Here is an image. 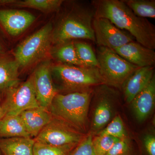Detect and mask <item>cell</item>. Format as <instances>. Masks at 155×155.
Instances as JSON below:
<instances>
[{
  "instance_id": "44dd1931",
  "label": "cell",
  "mask_w": 155,
  "mask_h": 155,
  "mask_svg": "<svg viewBox=\"0 0 155 155\" xmlns=\"http://www.w3.org/2000/svg\"><path fill=\"white\" fill-rule=\"evenodd\" d=\"M57 46L53 54L61 64L84 67L78 58L74 42L70 41Z\"/></svg>"
},
{
  "instance_id": "e0dca14e",
  "label": "cell",
  "mask_w": 155,
  "mask_h": 155,
  "mask_svg": "<svg viewBox=\"0 0 155 155\" xmlns=\"http://www.w3.org/2000/svg\"><path fill=\"white\" fill-rule=\"evenodd\" d=\"M19 67L16 60L0 53V91L3 92L20 83Z\"/></svg>"
},
{
  "instance_id": "4dcf8cb0",
  "label": "cell",
  "mask_w": 155,
  "mask_h": 155,
  "mask_svg": "<svg viewBox=\"0 0 155 155\" xmlns=\"http://www.w3.org/2000/svg\"><path fill=\"white\" fill-rule=\"evenodd\" d=\"M3 117H4V115H3L2 108V102L0 99V119H2Z\"/></svg>"
},
{
  "instance_id": "52a82bcc",
  "label": "cell",
  "mask_w": 155,
  "mask_h": 155,
  "mask_svg": "<svg viewBox=\"0 0 155 155\" xmlns=\"http://www.w3.org/2000/svg\"><path fill=\"white\" fill-rule=\"evenodd\" d=\"M4 116H19L26 110L40 107L34 87L32 75L22 83L3 92Z\"/></svg>"
},
{
  "instance_id": "603a6c76",
  "label": "cell",
  "mask_w": 155,
  "mask_h": 155,
  "mask_svg": "<svg viewBox=\"0 0 155 155\" xmlns=\"http://www.w3.org/2000/svg\"><path fill=\"white\" fill-rule=\"evenodd\" d=\"M78 58L84 67L98 68L96 54L91 46L83 42H74Z\"/></svg>"
},
{
  "instance_id": "5bb4252c",
  "label": "cell",
  "mask_w": 155,
  "mask_h": 155,
  "mask_svg": "<svg viewBox=\"0 0 155 155\" xmlns=\"http://www.w3.org/2000/svg\"><path fill=\"white\" fill-rule=\"evenodd\" d=\"M97 88V104L94 114L92 128L94 131L99 130L107 125L112 116L111 95L113 91L105 84Z\"/></svg>"
},
{
  "instance_id": "83f0119b",
  "label": "cell",
  "mask_w": 155,
  "mask_h": 155,
  "mask_svg": "<svg viewBox=\"0 0 155 155\" xmlns=\"http://www.w3.org/2000/svg\"><path fill=\"white\" fill-rule=\"evenodd\" d=\"M105 155H132V149L129 139L120 140L116 143Z\"/></svg>"
},
{
  "instance_id": "4fadbf2b",
  "label": "cell",
  "mask_w": 155,
  "mask_h": 155,
  "mask_svg": "<svg viewBox=\"0 0 155 155\" xmlns=\"http://www.w3.org/2000/svg\"><path fill=\"white\" fill-rule=\"evenodd\" d=\"M154 75V67L139 68L134 71L125 81L122 87L126 101L130 104Z\"/></svg>"
},
{
  "instance_id": "7c38bea8",
  "label": "cell",
  "mask_w": 155,
  "mask_h": 155,
  "mask_svg": "<svg viewBox=\"0 0 155 155\" xmlns=\"http://www.w3.org/2000/svg\"><path fill=\"white\" fill-rule=\"evenodd\" d=\"M113 51L127 62L139 68L154 66L155 51L137 42H130Z\"/></svg>"
},
{
  "instance_id": "7a4b0ae2",
  "label": "cell",
  "mask_w": 155,
  "mask_h": 155,
  "mask_svg": "<svg viewBox=\"0 0 155 155\" xmlns=\"http://www.w3.org/2000/svg\"><path fill=\"white\" fill-rule=\"evenodd\" d=\"M95 10L91 2H73L62 13L53 29L52 42L59 45L82 39L94 42L93 22Z\"/></svg>"
},
{
  "instance_id": "30bf717a",
  "label": "cell",
  "mask_w": 155,
  "mask_h": 155,
  "mask_svg": "<svg viewBox=\"0 0 155 155\" xmlns=\"http://www.w3.org/2000/svg\"><path fill=\"white\" fill-rule=\"evenodd\" d=\"M49 60L44 61L32 74L34 87L40 107L48 109L58 94L54 84Z\"/></svg>"
},
{
  "instance_id": "4316f807",
  "label": "cell",
  "mask_w": 155,
  "mask_h": 155,
  "mask_svg": "<svg viewBox=\"0 0 155 155\" xmlns=\"http://www.w3.org/2000/svg\"><path fill=\"white\" fill-rule=\"evenodd\" d=\"M93 138L91 134L84 138L69 155H96L93 145Z\"/></svg>"
},
{
  "instance_id": "9c48e42d",
  "label": "cell",
  "mask_w": 155,
  "mask_h": 155,
  "mask_svg": "<svg viewBox=\"0 0 155 155\" xmlns=\"http://www.w3.org/2000/svg\"><path fill=\"white\" fill-rule=\"evenodd\" d=\"M93 27L95 42L98 47L114 50L128 43L134 41V38L127 32L117 28L109 19L94 18Z\"/></svg>"
},
{
  "instance_id": "d4e9b609",
  "label": "cell",
  "mask_w": 155,
  "mask_h": 155,
  "mask_svg": "<svg viewBox=\"0 0 155 155\" xmlns=\"http://www.w3.org/2000/svg\"><path fill=\"white\" fill-rule=\"evenodd\" d=\"M99 135L111 136L119 139L127 138V132L120 116H116L107 127L100 131Z\"/></svg>"
},
{
  "instance_id": "5b68a950",
  "label": "cell",
  "mask_w": 155,
  "mask_h": 155,
  "mask_svg": "<svg viewBox=\"0 0 155 155\" xmlns=\"http://www.w3.org/2000/svg\"><path fill=\"white\" fill-rule=\"evenodd\" d=\"M96 56L100 73L109 86L122 88L125 81L139 68L107 48L98 47Z\"/></svg>"
},
{
  "instance_id": "6da1fadb",
  "label": "cell",
  "mask_w": 155,
  "mask_h": 155,
  "mask_svg": "<svg viewBox=\"0 0 155 155\" xmlns=\"http://www.w3.org/2000/svg\"><path fill=\"white\" fill-rule=\"evenodd\" d=\"M94 18L109 19L117 28L126 30L136 42L154 50V26L148 19L137 16L122 0H93Z\"/></svg>"
},
{
  "instance_id": "ffe728a7",
  "label": "cell",
  "mask_w": 155,
  "mask_h": 155,
  "mask_svg": "<svg viewBox=\"0 0 155 155\" xmlns=\"http://www.w3.org/2000/svg\"><path fill=\"white\" fill-rule=\"evenodd\" d=\"M64 1L62 0H0V7L15 6L36 9L44 12L59 11Z\"/></svg>"
},
{
  "instance_id": "7402d4cb",
  "label": "cell",
  "mask_w": 155,
  "mask_h": 155,
  "mask_svg": "<svg viewBox=\"0 0 155 155\" xmlns=\"http://www.w3.org/2000/svg\"><path fill=\"white\" fill-rule=\"evenodd\" d=\"M137 17L155 18V0H122Z\"/></svg>"
},
{
  "instance_id": "f1b7e54d",
  "label": "cell",
  "mask_w": 155,
  "mask_h": 155,
  "mask_svg": "<svg viewBox=\"0 0 155 155\" xmlns=\"http://www.w3.org/2000/svg\"><path fill=\"white\" fill-rule=\"evenodd\" d=\"M143 142L148 155H155V137L153 134H147L145 137Z\"/></svg>"
},
{
  "instance_id": "cb8c5ba5",
  "label": "cell",
  "mask_w": 155,
  "mask_h": 155,
  "mask_svg": "<svg viewBox=\"0 0 155 155\" xmlns=\"http://www.w3.org/2000/svg\"><path fill=\"white\" fill-rule=\"evenodd\" d=\"M77 145L56 146L35 143L34 155H69Z\"/></svg>"
},
{
  "instance_id": "d6986e66",
  "label": "cell",
  "mask_w": 155,
  "mask_h": 155,
  "mask_svg": "<svg viewBox=\"0 0 155 155\" xmlns=\"http://www.w3.org/2000/svg\"><path fill=\"white\" fill-rule=\"evenodd\" d=\"M31 137L19 116H5L0 119V139Z\"/></svg>"
},
{
  "instance_id": "9a60e30c",
  "label": "cell",
  "mask_w": 155,
  "mask_h": 155,
  "mask_svg": "<svg viewBox=\"0 0 155 155\" xmlns=\"http://www.w3.org/2000/svg\"><path fill=\"white\" fill-rule=\"evenodd\" d=\"M136 119L139 122L144 121L151 114L155 104V75L149 83L130 103Z\"/></svg>"
},
{
  "instance_id": "277c9868",
  "label": "cell",
  "mask_w": 155,
  "mask_h": 155,
  "mask_svg": "<svg viewBox=\"0 0 155 155\" xmlns=\"http://www.w3.org/2000/svg\"><path fill=\"white\" fill-rule=\"evenodd\" d=\"M91 90L56 95L48 108L53 116L67 122L81 131L87 122Z\"/></svg>"
},
{
  "instance_id": "1f68e13d",
  "label": "cell",
  "mask_w": 155,
  "mask_h": 155,
  "mask_svg": "<svg viewBox=\"0 0 155 155\" xmlns=\"http://www.w3.org/2000/svg\"><path fill=\"white\" fill-rule=\"evenodd\" d=\"M0 155H3V154L2 153V152L1 151V150H0Z\"/></svg>"
},
{
  "instance_id": "484cf974",
  "label": "cell",
  "mask_w": 155,
  "mask_h": 155,
  "mask_svg": "<svg viewBox=\"0 0 155 155\" xmlns=\"http://www.w3.org/2000/svg\"><path fill=\"white\" fill-rule=\"evenodd\" d=\"M119 139L109 135H99L93 138V145L96 155H105Z\"/></svg>"
},
{
  "instance_id": "8fae6325",
  "label": "cell",
  "mask_w": 155,
  "mask_h": 155,
  "mask_svg": "<svg viewBox=\"0 0 155 155\" xmlns=\"http://www.w3.org/2000/svg\"><path fill=\"white\" fill-rule=\"evenodd\" d=\"M35 19L28 11L0 9V25L11 36H17L24 32Z\"/></svg>"
},
{
  "instance_id": "ac0fdd59",
  "label": "cell",
  "mask_w": 155,
  "mask_h": 155,
  "mask_svg": "<svg viewBox=\"0 0 155 155\" xmlns=\"http://www.w3.org/2000/svg\"><path fill=\"white\" fill-rule=\"evenodd\" d=\"M35 143L31 137L0 139V150L3 155H34Z\"/></svg>"
},
{
  "instance_id": "2e32d148",
  "label": "cell",
  "mask_w": 155,
  "mask_h": 155,
  "mask_svg": "<svg viewBox=\"0 0 155 155\" xmlns=\"http://www.w3.org/2000/svg\"><path fill=\"white\" fill-rule=\"evenodd\" d=\"M19 116L28 134L33 139L37 136L53 117L48 109L41 107L24 111Z\"/></svg>"
},
{
  "instance_id": "3957f363",
  "label": "cell",
  "mask_w": 155,
  "mask_h": 155,
  "mask_svg": "<svg viewBox=\"0 0 155 155\" xmlns=\"http://www.w3.org/2000/svg\"><path fill=\"white\" fill-rule=\"evenodd\" d=\"M51 70L58 93L87 91L93 87L105 84L98 67L59 64L51 66Z\"/></svg>"
},
{
  "instance_id": "ba28073f",
  "label": "cell",
  "mask_w": 155,
  "mask_h": 155,
  "mask_svg": "<svg viewBox=\"0 0 155 155\" xmlns=\"http://www.w3.org/2000/svg\"><path fill=\"white\" fill-rule=\"evenodd\" d=\"M84 138L80 131L58 117L53 116L34 139L35 142L63 146L77 145Z\"/></svg>"
},
{
  "instance_id": "f546056e",
  "label": "cell",
  "mask_w": 155,
  "mask_h": 155,
  "mask_svg": "<svg viewBox=\"0 0 155 155\" xmlns=\"http://www.w3.org/2000/svg\"><path fill=\"white\" fill-rule=\"evenodd\" d=\"M4 52V47L2 42L0 38V53H3Z\"/></svg>"
},
{
  "instance_id": "8992f818",
  "label": "cell",
  "mask_w": 155,
  "mask_h": 155,
  "mask_svg": "<svg viewBox=\"0 0 155 155\" xmlns=\"http://www.w3.org/2000/svg\"><path fill=\"white\" fill-rule=\"evenodd\" d=\"M53 29L51 23H48L18 46L14 54L20 67H28L46 56L52 42Z\"/></svg>"
}]
</instances>
